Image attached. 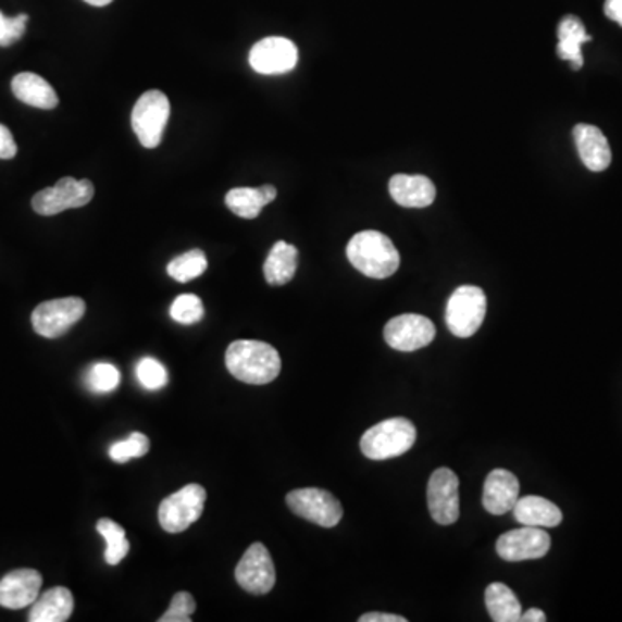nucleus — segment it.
Returning <instances> with one entry per match:
<instances>
[{"label":"nucleus","instance_id":"f257e3e1","mask_svg":"<svg viewBox=\"0 0 622 622\" xmlns=\"http://www.w3.org/2000/svg\"><path fill=\"white\" fill-rule=\"evenodd\" d=\"M225 365L234 377L246 384H269L281 374V354L269 343H232L225 353Z\"/></svg>","mask_w":622,"mask_h":622},{"label":"nucleus","instance_id":"f03ea898","mask_svg":"<svg viewBox=\"0 0 622 622\" xmlns=\"http://www.w3.org/2000/svg\"><path fill=\"white\" fill-rule=\"evenodd\" d=\"M349 263L365 277L383 281L400 269V252L389 237L377 231L358 232L346 248Z\"/></svg>","mask_w":622,"mask_h":622},{"label":"nucleus","instance_id":"7ed1b4c3","mask_svg":"<svg viewBox=\"0 0 622 622\" xmlns=\"http://www.w3.org/2000/svg\"><path fill=\"white\" fill-rule=\"evenodd\" d=\"M416 441L415 425L403 416L378 422L362 436L360 448L366 459L389 460L407 453Z\"/></svg>","mask_w":622,"mask_h":622},{"label":"nucleus","instance_id":"20e7f679","mask_svg":"<svg viewBox=\"0 0 622 622\" xmlns=\"http://www.w3.org/2000/svg\"><path fill=\"white\" fill-rule=\"evenodd\" d=\"M486 295L477 286H462L455 290L446 304V325L453 336L472 337L486 316Z\"/></svg>","mask_w":622,"mask_h":622},{"label":"nucleus","instance_id":"39448f33","mask_svg":"<svg viewBox=\"0 0 622 622\" xmlns=\"http://www.w3.org/2000/svg\"><path fill=\"white\" fill-rule=\"evenodd\" d=\"M169 119V97L161 90H148L140 96L132 111V128L144 148L154 149L160 146Z\"/></svg>","mask_w":622,"mask_h":622},{"label":"nucleus","instance_id":"423d86ee","mask_svg":"<svg viewBox=\"0 0 622 622\" xmlns=\"http://www.w3.org/2000/svg\"><path fill=\"white\" fill-rule=\"evenodd\" d=\"M204 505H207V489L199 484H187L161 501L158 512L161 527L166 533H184L201 518Z\"/></svg>","mask_w":622,"mask_h":622},{"label":"nucleus","instance_id":"0eeeda50","mask_svg":"<svg viewBox=\"0 0 622 622\" xmlns=\"http://www.w3.org/2000/svg\"><path fill=\"white\" fill-rule=\"evenodd\" d=\"M92 198V182L64 177L54 187H47L35 194L32 207L38 215L54 216L73 208L85 207Z\"/></svg>","mask_w":622,"mask_h":622},{"label":"nucleus","instance_id":"6e6552de","mask_svg":"<svg viewBox=\"0 0 622 622\" xmlns=\"http://www.w3.org/2000/svg\"><path fill=\"white\" fill-rule=\"evenodd\" d=\"M85 315V301L82 298H60L38 304L32 313V325L38 336L47 339L64 336Z\"/></svg>","mask_w":622,"mask_h":622},{"label":"nucleus","instance_id":"1a4fd4ad","mask_svg":"<svg viewBox=\"0 0 622 622\" xmlns=\"http://www.w3.org/2000/svg\"><path fill=\"white\" fill-rule=\"evenodd\" d=\"M286 501L296 515L313 522L316 526L334 527L341 522L343 505L325 489H295L287 495Z\"/></svg>","mask_w":622,"mask_h":622},{"label":"nucleus","instance_id":"9d476101","mask_svg":"<svg viewBox=\"0 0 622 622\" xmlns=\"http://www.w3.org/2000/svg\"><path fill=\"white\" fill-rule=\"evenodd\" d=\"M436 327L427 316L407 313L395 316L384 327V339L387 345L401 353H412L416 349L425 348L434 341Z\"/></svg>","mask_w":622,"mask_h":622},{"label":"nucleus","instance_id":"9b49d317","mask_svg":"<svg viewBox=\"0 0 622 622\" xmlns=\"http://www.w3.org/2000/svg\"><path fill=\"white\" fill-rule=\"evenodd\" d=\"M459 477L450 469L441 467L431 475L427 484V505L434 521L450 526L460 518Z\"/></svg>","mask_w":622,"mask_h":622},{"label":"nucleus","instance_id":"f8f14e48","mask_svg":"<svg viewBox=\"0 0 622 622\" xmlns=\"http://www.w3.org/2000/svg\"><path fill=\"white\" fill-rule=\"evenodd\" d=\"M236 580L240 588L252 595H266L275 586V565L263 543H252L237 563Z\"/></svg>","mask_w":622,"mask_h":622},{"label":"nucleus","instance_id":"ddd939ff","mask_svg":"<svg viewBox=\"0 0 622 622\" xmlns=\"http://www.w3.org/2000/svg\"><path fill=\"white\" fill-rule=\"evenodd\" d=\"M551 539L543 527L522 526L501 534L497 553L507 562L543 559L550 551Z\"/></svg>","mask_w":622,"mask_h":622},{"label":"nucleus","instance_id":"4468645a","mask_svg":"<svg viewBox=\"0 0 622 622\" xmlns=\"http://www.w3.org/2000/svg\"><path fill=\"white\" fill-rule=\"evenodd\" d=\"M249 64L261 75H282L298 64V47L289 38L266 37L252 46Z\"/></svg>","mask_w":622,"mask_h":622},{"label":"nucleus","instance_id":"2eb2a0df","mask_svg":"<svg viewBox=\"0 0 622 622\" xmlns=\"http://www.w3.org/2000/svg\"><path fill=\"white\" fill-rule=\"evenodd\" d=\"M42 576L34 569H17L0 580V606L20 610L32 606L40 595Z\"/></svg>","mask_w":622,"mask_h":622},{"label":"nucleus","instance_id":"dca6fc26","mask_svg":"<svg viewBox=\"0 0 622 622\" xmlns=\"http://www.w3.org/2000/svg\"><path fill=\"white\" fill-rule=\"evenodd\" d=\"M519 492H521V486L512 472L495 469L484 481V509L488 510L492 515H505V513L512 512L519 500Z\"/></svg>","mask_w":622,"mask_h":622},{"label":"nucleus","instance_id":"f3484780","mask_svg":"<svg viewBox=\"0 0 622 622\" xmlns=\"http://www.w3.org/2000/svg\"><path fill=\"white\" fill-rule=\"evenodd\" d=\"M574 142H576L577 154L589 172H604L612 163V151H610L609 140L598 126L580 125L572 130Z\"/></svg>","mask_w":622,"mask_h":622},{"label":"nucleus","instance_id":"a211bd4d","mask_svg":"<svg viewBox=\"0 0 622 622\" xmlns=\"http://www.w3.org/2000/svg\"><path fill=\"white\" fill-rule=\"evenodd\" d=\"M389 192L400 207L412 210L431 207L436 199V187L424 175L398 173L389 181Z\"/></svg>","mask_w":622,"mask_h":622},{"label":"nucleus","instance_id":"6ab92c4d","mask_svg":"<svg viewBox=\"0 0 622 622\" xmlns=\"http://www.w3.org/2000/svg\"><path fill=\"white\" fill-rule=\"evenodd\" d=\"M14 96L25 104L38 110H54L60 99L49 82L43 80L37 73H17L11 84Z\"/></svg>","mask_w":622,"mask_h":622},{"label":"nucleus","instance_id":"aec40b11","mask_svg":"<svg viewBox=\"0 0 622 622\" xmlns=\"http://www.w3.org/2000/svg\"><path fill=\"white\" fill-rule=\"evenodd\" d=\"M513 518L522 526L557 527L562 522V510L543 497L519 498L512 509Z\"/></svg>","mask_w":622,"mask_h":622},{"label":"nucleus","instance_id":"412c9836","mask_svg":"<svg viewBox=\"0 0 622 622\" xmlns=\"http://www.w3.org/2000/svg\"><path fill=\"white\" fill-rule=\"evenodd\" d=\"M73 609H75V601H73L72 592L63 586H55L32 604L28 621L64 622L72 618Z\"/></svg>","mask_w":622,"mask_h":622},{"label":"nucleus","instance_id":"4be33fe9","mask_svg":"<svg viewBox=\"0 0 622 622\" xmlns=\"http://www.w3.org/2000/svg\"><path fill=\"white\" fill-rule=\"evenodd\" d=\"M277 189L274 186H261L257 189L252 187H236L227 194L225 204L234 215L240 219L252 220L260 215L261 210L275 201Z\"/></svg>","mask_w":622,"mask_h":622},{"label":"nucleus","instance_id":"5701e85b","mask_svg":"<svg viewBox=\"0 0 622 622\" xmlns=\"http://www.w3.org/2000/svg\"><path fill=\"white\" fill-rule=\"evenodd\" d=\"M586 42H592V37L586 34L585 25L581 23L580 17H563L559 25V46H557L560 60L569 61L572 70H581L585 64L581 46Z\"/></svg>","mask_w":622,"mask_h":622},{"label":"nucleus","instance_id":"b1692460","mask_svg":"<svg viewBox=\"0 0 622 622\" xmlns=\"http://www.w3.org/2000/svg\"><path fill=\"white\" fill-rule=\"evenodd\" d=\"M298 270V249L296 246L278 240L266 258L263 274L270 286H284L293 281Z\"/></svg>","mask_w":622,"mask_h":622},{"label":"nucleus","instance_id":"393cba45","mask_svg":"<svg viewBox=\"0 0 622 622\" xmlns=\"http://www.w3.org/2000/svg\"><path fill=\"white\" fill-rule=\"evenodd\" d=\"M486 609L495 622L521 621L522 607L515 593L503 583H492L486 588Z\"/></svg>","mask_w":622,"mask_h":622},{"label":"nucleus","instance_id":"a878e982","mask_svg":"<svg viewBox=\"0 0 622 622\" xmlns=\"http://www.w3.org/2000/svg\"><path fill=\"white\" fill-rule=\"evenodd\" d=\"M97 533L105 539V562L119 565L130 551V543L126 539L125 530L111 519H101L97 522Z\"/></svg>","mask_w":622,"mask_h":622},{"label":"nucleus","instance_id":"bb28decb","mask_svg":"<svg viewBox=\"0 0 622 622\" xmlns=\"http://www.w3.org/2000/svg\"><path fill=\"white\" fill-rule=\"evenodd\" d=\"M208 269V258L201 249H192V251L184 252L181 257L173 258L169 263L170 277L173 281L186 282L194 281V278L201 277Z\"/></svg>","mask_w":622,"mask_h":622},{"label":"nucleus","instance_id":"cd10ccee","mask_svg":"<svg viewBox=\"0 0 622 622\" xmlns=\"http://www.w3.org/2000/svg\"><path fill=\"white\" fill-rule=\"evenodd\" d=\"M120 381H122V375L119 369L111 363H96L85 374V386L97 395L113 393L120 386Z\"/></svg>","mask_w":622,"mask_h":622},{"label":"nucleus","instance_id":"c85d7f7f","mask_svg":"<svg viewBox=\"0 0 622 622\" xmlns=\"http://www.w3.org/2000/svg\"><path fill=\"white\" fill-rule=\"evenodd\" d=\"M149 443L148 436L142 433H132L126 437L125 441L114 443L110 446V457L116 463H126L132 459H140L148 453Z\"/></svg>","mask_w":622,"mask_h":622},{"label":"nucleus","instance_id":"c756f323","mask_svg":"<svg viewBox=\"0 0 622 622\" xmlns=\"http://www.w3.org/2000/svg\"><path fill=\"white\" fill-rule=\"evenodd\" d=\"M170 316L182 325L198 324L204 316V304L196 295L178 296L170 308Z\"/></svg>","mask_w":622,"mask_h":622},{"label":"nucleus","instance_id":"7c9ffc66","mask_svg":"<svg viewBox=\"0 0 622 622\" xmlns=\"http://www.w3.org/2000/svg\"><path fill=\"white\" fill-rule=\"evenodd\" d=\"M137 378L142 387L149 391H160L166 384H169V372L163 363L158 362L156 358L146 357L137 363Z\"/></svg>","mask_w":622,"mask_h":622},{"label":"nucleus","instance_id":"2f4dec72","mask_svg":"<svg viewBox=\"0 0 622 622\" xmlns=\"http://www.w3.org/2000/svg\"><path fill=\"white\" fill-rule=\"evenodd\" d=\"M194 610H196V600L192 595L187 592H178L172 598L169 610L161 615L160 622H190L192 621Z\"/></svg>","mask_w":622,"mask_h":622},{"label":"nucleus","instance_id":"473e14b6","mask_svg":"<svg viewBox=\"0 0 622 622\" xmlns=\"http://www.w3.org/2000/svg\"><path fill=\"white\" fill-rule=\"evenodd\" d=\"M28 14H20L16 17H8L0 11V47L13 46L25 35Z\"/></svg>","mask_w":622,"mask_h":622},{"label":"nucleus","instance_id":"72a5a7b5","mask_svg":"<svg viewBox=\"0 0 622 622\" xmlns=\"http://www.w3.org/2000/svg\"><path fill=\"white\" fill-rule=\"evenodd\" d=\"M17 146L8 126L0 125V160H13Z\"/></svg>","mask_w":622,"mask_h":622},{"label":"nucleus","instance_id":"f704fd0d","mask_svg":"<svg viewBox=\"0 0 622 622\" xmlns=\"http://www.w3.org/2000/svg\"><path fill=\"white\" fill-rule=\"evenodd\" d=\"M604 13H606L610 22H615L619 26H622V0H606Z\"/></svg>","mask_w":622,"mask_h":622},{"label":"nucleus","instance_id":"c9c22d12","mask_svg":"<svg viewBox=\"0 0 622 622\" xmlns=\"http://www.w3.org/2000/svg\"><path fill=\"white\" fill-rule=\"evenodd\" d=\"M360 622H407V618L396 614H383V612H369L360 618Z\"/></svg>","mask_w":622,"mask_h":622},{"label":"nucleus","instance_id":"e433bc0d","mask_svg":"<svg viewBox=\"0 0 622 622\" xmlns=\"http://www.w3.org/2000/svg\"><path fill=\"white\" fill-rule=\"evenodd\" d=\"M521 621L522 622H545V621H547V615H545V612H543V610L530 609V610H526V612H522Z\"/></svg>","mask_w":622,"mask_h":622},{"label":"nucleus","instance_id":"4c0bfd02","mask_svg":"<svg viewBox=\"0 0 622 622\" xmlns=\"http://www.w3.org/2000/svg\"><path fill=\"white\" fill-rule=\"evenodd\" d=\"M87 4L96 5V8H104V5L111 4L113 0H85Z\"/></svg>","mask_w":622,"mask_h":622}]
</instances>
